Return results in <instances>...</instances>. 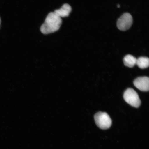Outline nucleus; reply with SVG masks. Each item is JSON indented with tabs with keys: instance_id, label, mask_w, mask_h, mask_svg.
<instances>
[{
	"instance_id": "nucleus-1",
	"label": "nucleus",
	"mask_w": 149,
	"mask_h": 149,
	"mask_svg": "<svg viewBox=\"0 0 149 149\" xmlns=\"http://www.w3.org/2000/svg\"><path fill=\"white\" fill-rule=\"evenodd\" d=\"M61 18L54 12L49 13L44 23L40 27V31L44 34H48L58 31L62 24Z\"/></svg>"
},
{
	"instance_id": "nucleus-2",
	"label": "nucleus",
	"mask_w": 149,
	"mask_h": 149,
	"mask_svg": "<svg viewBox=\"0 0 149 149\" xmlns=\"http://www.w3.org/2000/svg\"><path fill=\"white\" fill-rule=\"evenodd\" d=\"M94 119L96 125L102 130H107L111 127L112 120L107 113L98 112L95 115Z\"/></svg>"
},
{
	"instance_id": "nucleus-3",
	"label": "nucleus",
	"mask_w": 149,
	"mask_h": 149,
	"mask_svg": "<svg viewBox=\"0 0 149 149\" xmlns=\"http://www.w3.org/2000/svg\"><path fill=\"white\" fill-rule=\"evenodd\" d=\"M125 100L132 107L138 108L141 104L138 94L134 89L129 88L127 89L124 94Z\"/></svg>"
},
{
	"instance_id": "nucleus-4",
	"label": "nucleus",
	"mask_w": 149,
	"mask_h": 149,
	"mask_svg": "<svg viewBox=\"0 0 149 149\" xmlns=\"http://www.w3.org/2000/svg\"><path fill=\"white\" fill-rule=\"evenodd\" d=\"M133 22V18L131 15L128 13H125L117 20V27L121 31H126L131 27Z\"/></svg>"
},
{
	"instance_id": "nucleus-5",
	"label": "nucleus",
	"mask_w": 149,
	"mask_h": 149,
	"mask_svg": "<svg viewBox=\"0 0 149 149\" xmlns=\"http://www.w3.org/2000/svg\"><path fill=\"white\" fill-rule=\"evenodd\" d=\"M134 84L137 89L146 92L149 89V79L148 77H139L134 81Z\"/></svg>"
},
{
	"instance_id": "nucleus-6",
	"label": "nucleus",
	"mask_w": 149,
	"mask_h": 149,
	"mask_svg": "<svg viewBox=\"0 0 149 149\" xmlns=\"http://www.w3.org/2000/svg\"><path fill=\"white\" fill-rule=\"evenodd\" d=\"M71 11V7L69 5L66 3L63 5L60 9H57L54 12L59 17L61 18L69 16Z\"/></svg>"
},
{
	"instance_id": "nucleus-7",
	"label": "nucleus",
	"mask_w": 149,
	"mask_h": 149,
	"mask_svg": "<svg viewBox=\"0 0 149 149\" xmlns=\"http://www.w3.org/2000/svg\"><path fill=\"white\" fill-rule=\"evenodd\" d=\"M137 59L133 56L128 55L124 57L123 59L124 64L130 68H133L136 64Z\"/></svg>"
},
{
	"instance_id": "nucleus-8",
	"label": "nucleus",
	"mask_w": 149,
	"mask_h": 149,
	"mask_svg": "<svg viewBox=\"0 0 149 149\" xmlns=\"http://www.w3.org/2000/svg\"><path fill=\"white\" fill-rule=\"evenodd\" d=\"M138 66L141 69L148 68L149 65V59L148 57H141L137 59L136 63Z\"/></svg>"
},
{
	"instance_id": "nucleus-9",
	"label": "nucleus",
	"mask_w": 149,
	"mask_h": 149,
	"mask_svg": "<svg viewBox=\"0 0 149 149\" xmlns=\"http://www.w3.org/2000/svg\"><path fill=\"white\" fill-rule=\"evenodd\" d=\"M117 7H118V8H120V5H117Z\"/></svg>"
},
{
	"instance_id": "nucleus-10",
	"label": "nucleus",
	"mask_w": 149,
	"mask_h": 149,
	"mask_svg": "<svg viewBox=\"0 0 149 149\" xmlns=\"http://www.w3.org/2000/svg\"><path fill=\"white\" fill-rule=\"evenodd\" d=\"M1 18H0V26H1Z\"/></svg>"
}]
</instances>
